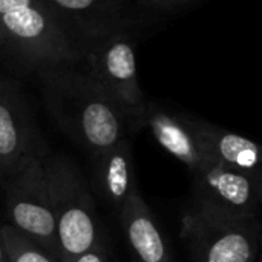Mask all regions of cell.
<instances>
[{"mask_svg":"<svg viewBox=\"0 0 262 262\" xmlns=\"http://www.w3.org/2000/svg\"><path fill=\"white\" fill-rule=\"evenodd\" d=\"M256 262H261V261H259V259H258V261H256Z\"/></svg>","mask_w":262,"mask_h":262,"instance_id":"cell-19","label":"cell"},{"mask_svg":"<svg viewBox=\"0 0 262 262\" xmlns=\"http://www.w3.org/2000/svg\"><path fill=\"white\" fill-rule=\"evenodd\" d=\"M135 2L150 9H173L187 5L193 0H135Z\"/></svg>","mask_w":262,"mask_h":262,"instance_id":"cell-16","label":"cell"},{"mask_svg":"<svg viewBox=\"0 0 262 262\" xmlns=\"http://www.w3.org/2000/svg\"><path fill=\"white\" fill-rule=\"evenodd\" d=\"M68 262H114L111 259L107 250H104L103 246L100 247H95V249H91V250H86L80 255H77L75 258L69 259Z\"/></svg>","mask_w":262,"mask_h":262,"instance_id":"cell-15","label":"cell"},{"mask_svg":"<svg viewBox=\"0 0 262 262\" xmlns=\"http://www.w3.org/2000/svg\"><path fill=\"white\" fill-rule=\"evenodd\" d=\"M0 224H2V223H0ZM0 262H9V259H8V255H6V250H5V246H3L2 233H0Z\"/></svg>","mask_w":262,"mask_h":262,"instance_id":"cell-17","label":"cell"},{"mask_svg":"<svg viewBox=\"0 0 262 262\" xmlns=\"http://www.w3.org/2000/svg\"><path fill=\"white\" fill-rule=\"evenodd\" d=\"M3 51L37 72L52 64H75L80 48L45 0H0Z\"/></svg>","mask_w":262,"mask_h":262,"instance_id":"cell-2","label":"cell"},{"mask_svg":"<svg viewBox=\"0 0 262 262\" xmlns=\"http://www.w3.org/2000/svg\"><path fill=\"white\" fill-rule=\"evenodd\" d=\"M0 233L9 262H61L8 223L0 224Z\"/></svg>","mask_w":262,"mask_h":262,"instance_id":"cell-14","label":"cell"},{"mask_svg":"<svg viewBox=\"0 0 262 262\" xmlns=\"http://www.w3.org/2000/svg\"><path fill=\"white\" fill-rule=\"evenodd\" d=\"M43 150L21 88L11 77L0 74V180H8Z\"/></svg>","mask_w":262,"mask_h":262,"instance_id":"cell-8","label":"cell"},{"mask_svg":"<svg viewBox=\"0 0 262 262\" xmlns=\"http://www.w3.org/2000/svg\"><path fill=\"white\" fill-rule=\"evenodd\" d=\"M78 64L111 97L126 123L140 127L147 100L140 86L135 48L127 29L81 41Z\"/></svg>","mask_w":262,"mask_h":262,"instance_id":"cell-4","label":"cell"},{"mask_svg":"<svg viewBox=\"0 0 262 262\" xmlns=\"http://www.w3.org/2000/svg\"><path fill=\"white\" fill-rule=\"evenodd\" d=\"M117 216L134 262H175L166 235L140 190L132 193Z\"/></svg>","mask_w":262,"mask_h":262,"instance_id":"cell-11","label":"cell"},{"mask_svg":"<svg viewBox=\"0 0 262 262\" xmlns=\"http://www.w3.org/2000/svg\"><path fill=\"white\" fill-rule=\"evenodd\" d=\"M35 74L52 118L89 157L124 138L123 114L78 63L46 66Z\"/></svg>","mask_w":262,"mask_h":262,"instance_id":"cell-1","label":"cell"},{"mask_svg":"<svg viewBox=\"0 0 262 262\" xmlns=\"http://www.w3.org/2000/svg\"><path fill=\"white\" fill-rule=\"evenodd\" d=\"M46 154H37L3 181L5 207L9 226L61 261L45 173Z\"/></svg>","mask_w":262,"mask_h":262,"instance_id":"cell-5","label":"cell"},{"mask_svg":"<svg viewBox=\"0 0 262 262\" xmlns=\"http://www.w3.org/2000/svg\"><path fill=\"white\" fill-rule=\"evenodd\" d=\"M5 46V37H3V29H2V21H0V52L3 51Z\"/></svg>","mask_w":262,"mask_h":262,"instance_id":"cell-18","label":"cell"},{"mask_svg":"<svg viewBox=\"0 0 262 262\" xmlns=\"http://www.w3.org/2000/svg\"><path fill=\"white\" fill-rule=\"evenodd\" d=\"M91 161L97 195L118 215L132 193L140 190L127 138L92 155Z\"/></svg>","mask_w":262,"mask_h":262,"instance_id":"cell-10","label":"cell"},{"mask_svg":"<svg viewBox=\"0 0 262 262\" xmlns=\"http://www.w3.org/2000/svg\"><path fill=\"white\" fill-rule=\"evenodd\" d=\"M140 126H147L157 143L186 164L192 173L207 163L189 121V115L172 114L164 107L147 101Z\"/></svg>","mask_w":262,"mask_h":262,"instance_id":"cell-13","label":"cell"},{"mask_svg":"<svg viewBox=\"0 0 262 262\" xmlns=\"http://www.w3.org/2000/svg\"><path fill=\"white\" fill-rule=\"evenodd\" d=\"M189 121L206 161L262 177L261 154L256 143L192 115Z\"/></svg>","mask_w":262,"mask_h":262,"instance_id":"cell-12","label":"cell"},{"mask_svg":"<svg viewBox=\"0 0 262 262\" xmlns=\"http://www.w3.org/2000/svg\"><path fill=\"white\" fill-rule=\"evenodd\" d=\"M181 239L190 262H256L261 249L259 216L226 220L186 210Z\"/></svg>","mask_w":262,"mask_h":262,"instance_id":"cell-6","label":"cell"},{"mask_svg":"<svg viewBox=\"0 0 262 262\" xmlns=\"http://www.w3.org/2000/svg\"><path fill=\"white\" fill-rule=\"evenodd\" d=\"M68 34L80 43L127 29V0H45Z\"/></svg>","mask_w":262,"mask_h":262,"instance_id":"cell-9","label":"cell"},{"mask_svg":"<svg viewBox=\"0 0 262 262\" xmlns=\"http://www.w3.org/2000/svg\"><path fill=\"white\" fill-rule=\"evenodd\" d=\"M189 212L212 218L259 216L262 177L215 163H204L193 173Z\"/></svg>","mask_w":262,"mask_h":262,"instance_id":"cell-7","label":"cell"},{"mask_svg":"<svg viewBox=\"0 0 262 262\" xmlns=\"http://www.w3.org/2000/svg\"><path fill=\"white\" fill-rule=\"evenodd\" d=\"M45 173L61 261L103 246L94 196L77 164L68 157L46 154Z\"/></svg>","mask_w":262,"mask_h":262,"instance_id":"cell-3","label":"cell"}]
</instances>
